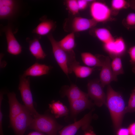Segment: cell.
<instances>
[{"label": "cell", "instance_id": "6da1fadb", "mask_svg": "<svg viewBox=\"0 0 135 135\" xmlns=\"http://www.w3.org/2000/svg\"><path fill=\"white\" fill-rule=\"evenodd\" d=\"M106 105L110 112L114 128L117 130L121 127L125 112V103L122 96L108 85Z\"/></svg>", "mask_w": 135, "mask_h": 135}, {"label": "cell", "instance_id": "7a4b0ae2", "mask_svg": "<svg viewBox=\"0 0 135 135\" xmlns=\"http://www.w3.org/2000/svg\"><path fill=\"white\" fill-rule=\"evenodd\" d=\"M48 37L51 44L56 60L64 73L68 76L72 72L74 66L79 62L76 60L74 51L68 52L63 50L51 34L48 35Z\"/></svg>", "mask_w": 135, "mask_h": 135}, {"label": "cell", "instance_id": "3957f363", "mask_svg": "<svg viewBox=\"0 0 135 135\" xmlns=\"http://www.w3.org/2000/svg\"><path fill=\"white\" fill-rule=\"evenodd\" d=\"M62 127L51 116L39 114L34 118L28 128L45 133L47 135H57L58 132Z\"/></svg>", "mask_w": 135, "mask_h": 135}, {"label": "cell", "instance_id": "277c9868", "mask_svg": "<svg viewBox=\"0 0 135 135\" xmlns=\"http://www.w3.org/2000/svg\"><path fill=\"white\" fill-rule=\"evenodd\" d=\"M18 89L25 106L34 118L39 114L35 109L30 88V80L22 75L20 77Z\"/></svg>", "mask_w": 135, "mask_h": 135}, {"label": "cell", "instance_id": "5b68a950", "mask_svg": "<svg viewBox=\"0 0 135 135\" xmlns=\"http://www.w3.org/2000/svg\"><path fill=\"white\" fill-rule=\"evenodd\" d=\"M33 119V117L24 106L22 112L10 122L15 135H24Z\"/></svg>", "mask_w": 135, "mask_h": 135}, {"label": "cell", "instance_id": "8992f818", "mask_svg": "<svg viewBox=\"0 0 135 135\" xmlns=\"http://www.w3.org/2000/svg\"><path fill=\"white\" fill-rule=\"evenodd\" d=\"M104 88L100 81L98 80H90L87 84L88 96L94 100V104L99 107L104 104L106 105V96Z\"/></svg>", "mask_w": 135, "mask_h": 135}, {"label": "cell", "instance_id": "52a82bcc", "mask_svg": "<svg viewBox=\"0 0 135 135\" xmlns=\"http://www.w3.org/2000/svg\"><path fill=\"white\" fill-rule=\"evenodd\" d=\"M90 12L92 18L97 23L108 20L110 18L111 11L105 4L94 1L90 7Z\"/></svg>", "mask_w": 135, "mask_h": 135}, {"label": "cell", "instance_id": "ba28073f", "mask_svg": "<svg viewBox=\"0 0 135 135\" xmlns=\"http://www.w3.org/2000/svg\"><path fill=\"white\" fill-rule=\"evenodd\" d=\"M92 118L90 112L80 120L64 128L59 135H75L80 128L84 130H89Z\"/></svg>", "mask_w": 135, "mask_h": 135}, {"label": "cell", "instance_id": "9c48e42d", "mask_svg": "<svg viewBox=\"0 0 135 135\" xmlns=\"http://www.w3.org/2000/svg\"><path fill=\"white\" fill-rule=\"evenodd\" d=\"M98 56L100 59L102 63L100 74V81L104 88L106 85L110 84L111 82L117 81V76H114L113 74L110 58L108 56Z\"/></svg>", "mask_w": 135, "mask_h": 135}, {"label": "cell", "instance_id": "30bf717a", "mask_svg": "<svg viewBox=\"0 0 135 135\" xmlns=\"http://www.w3.org/2000/svg\"><path fill=\"white\" fill-rule=\"evenodd\" d=\"M104 47L113 59L116 57H120L124 52L126 49L125 42L121 37H118L112 41L104 44Z\"/></svg>", "mask_w": 135, "mask_h": 135}, {"label": "cell", "instance_id": "8fae6325", "mask_svg": "<svg viewBox=\"0 0 135 135\" xmlns=\"http://www.w3.org/2000/svg\"><path fill=\"white\" fill-rule=\"evenodd\" d=\"M7 44V50L9 54L17 55L22 52V47L15 37L10 27L7 26L4 29Z\"/></svg>", "mask_w": 135, "mask_h": 135}, {"label": "cell", "instance_id": "7c38bea8", "mask_svg": "<svg viewBox=\"0 0 135 135\" xmlns=\"http://www.w3.org/2000/svg\"><path fill=\"white\" fill-rule=\"evenodd\" d=\"M97 23L92 18L75 17L72 20L71 23L72 32L75 33L86 30L95 26Z\"/></svg>", "mask_w": 135, "mask_h": 135}, {"label": "cell", "instance_id": "4fadbf2b", "mask_svg": "<svg viewBox=\"0 0 135 135\" xmlns=\"http://www.w3.org/2000/svg\"><path fill=\"white\" fill-rule=\"evenodd\" d=\"M88 97V95L70 102V110L72 115H76L93 106L94 104L89 100Z\"/></svg>", "mask_w": 135, "mask_h": 135}, {"label": "cell", "instance_id": "5bb4252c", "mask_svg": "<svg viewBox=\"0 0 135 135\" xmlns=\"http://www.w3.org/2000/svg\"><path fill=\"white\" fill-rule=\"evenodd\" d=\"M17 8L16 2L12 0H0V18L7 19L12 17Z\"/></svg>", "mask_w": 135, "mask_h": 135}, {"label": "cell", "instance_id": "9a60e30c", "mask_svg": "<svg viewBox=\"0 0 135 135\" xmlns=\"http://www.w3.org/2000/svg\"><path fill=\"white\" fill-rule=\"evenodd\" d=\"M8 96L10 108L9 118L11 122L22 112L24 106L22 105L19 102L14 92L8 93Z\"/></svg>", "mask_w": 135, "mask_h": 135}, {"label": "cell", "instance_id": "2e32d148", "mask_svg": "<svg viewBox=\"0 0 135 135\" xmlns=\"http://www.w3.org/2000/svg\"><path fill=\"white\" fill-rule=\"evenodd\" d=\"M50 69L49 66L36 62L25 70L22 76L25 77L41 76L48 74Z\"/></svg>", "mask_w": 135, "mask_h": 135}, {"label": "cell", "instance_id": "e0dca14e", "mask_svg": "<svg viewBox=\"0 0 135 135\" xmlns=\"http://www.w3.org/2000/svg\"><path fill=\"white\" fill-rule=\"evenodd\" d=\"M42 19H41L40 22L33 30L32 32L40 36L48 35L55 29V23L50 20Z\"/></svg>", "mask_w": 135, "mask_h": 135}, {"label": "cell", "instance_id": "ac0fdd59", "mask_svg": "<svg viewBox=\"0 0 135 135\" xmlns=\"http://www.w3.org/2000/svg\"><path fill=\"white\" fill-rule=\"evenodd\" d=\"M29 50L31 54L36 60H43L46 55L43 50L40 41L35 38L29 41Z\"/></svg>", "mask_w": 135, "mask_h": 135}, {"label": "cell", "instance_id": "d6986e66", "mask_svg": "<svg viewBox=\"0 0 135 135\" xmlns=\"http://www.w3.org/2000/svg\"><path fill=\"white\" fill-rule=\"evenodd\" d=\"M64 94L69 102L88 95L82 91L76 85L72 84L65 90Z\"/></svg>", "mask_w": 135, "mask_h": 135}, {"label": "cell", "instance_id": "ffe728a7", "mask_svg": "<svg viewBox=\"0 0 135 135\" xmlns=\"http://www.w3.org/2000/svg\"><path fill=\"white\" fill-rule=\"evenodd\" d=\"M58 42L60 47L65 51H74L76 45L74 33L72 32Z\"/></svg>", "mask_w": 135, "mask_h": 135}, {"label": "cell", "instance_id": "44dd1931", "mask_svg": "<svg viewBox=\"0 0 135 135\" xmlns=\"http://www.w3.org/2000/svg\"><path fill=\"white\" fill-rule=\"evenodd\" d=\"M81 56L82 62L87 66L90 67L102 66V63L100 59L98 56L90 52L82 53Z\"/></svg>", "mask_w": 135, "mask_h": 135}, {"label": "cell", "instance_id": "7402d4cb", "mask_svg": "<svg viewBox=\"0 0 135 135\" xmlns=\"http://www.w3.org/2000/svg\"><path fill=\"white\" fill-rule=\"evenodd\" d=\"M49 107L56 118L65 116L68 114V108L59 101L52 102L49 104Z\"/></svg>", "mask_w": 135, "mask_h": 135}, {"label": "cell", "instance_id": "603a6c76", "mask_svg": "<svg viewBox=\"0 0 135 135\" xmlns=\"http://www.w3.org/2000/svg\"><path fill=\"white\" fill-rule=\"evenodd\" d=\"M94 69V68L80 65L78 62L73 67L72 72L74 73L77 78H84L89 76Z\"/></svg>", "mask_w": 135, "mask_h": 135}, {"label": "cell", "instance_id": "cb8c5ba5", "mask_svg": "<svg viewBox=\"0 0 135 135\" xmlns=\"http://www.w3.org/2000/svg\"><path fill=\"white\" fill-rule=\"evenodd\" d=\"M94 33L97 38L104 44L107 43L114 39L110 31L105 28H96Z\"/></svg>", "mask_w": 135, "mask_h": 135}, {"label": "cell", "instance_id": "d4e9b609", "mask_svg": "<svg viewBox=\"0 0 135 135\" xmlns=\"http://www.w3.org/2000/svg\"><path fill=\"white\" fill-rule=\"evenodd\" d=\"M111 65L112 71L114 75H118L124 74L122 63L120 57L117 56L114 58L111 62Z\"/></svg>", "mask_w": 135, "mask_h": 135}, {"label": "cell", "instance_id": "484cf974", "mask_svg": "<svg viewBox=\"0 0 135 135\" xmlns=\"http://www.w3.org/2000/svg\"><path fill=\"white\" fill-rule=\"evenodd\" d=\"M112 8L116 11L126 8L130 6V3L124 0H113L111 1Z\"/></svg>", "mask_w": 135, "mask_h": 135}, {"label": "cell", "instance_id": "4316f807", "mask_svg": "<svg viewBox=\"0 0 135 135\" xmlns=\"http://www.w3.org/2000/svg\"><path fill=\"white\" fill-rule=\"evenodd\" d=\"M66 4L68 10L72 15L78 14L80 11L76 0H68L66 1Z\"/></svg>", "mask_w": 135, "mask_h": 135}, {"label": "cell", "instance_id": "83f0119b", "mask_svg": "<svg viewBox=\"0 0 135 135\" xmlns=\"http://www.w3.org/2000/svg\"><path fill=\"white\" fill-rule=\"evenodd\" d=\"M135 111V88L133 90L130 94L128 106L126 107V113Z\"/></svg>", "mask_w": 135, "mask_h": 135}, {"label": "cell", "instance_id": "f1b7e54d", "mask_svg": "<svg viewBox=\"0 0 135 135\" xmlns=\"http://www.w3.org/2000/svg\"><path fill=\"white\" fill-rule=\"evenodd\" d=\"M126 27L128 29L135 28V13L131 12L129 14L124 20Z\"/></svg>", "mask_w": 135, "mask_h": 135}, {"label": "cell", "instance_id": "f546056e", "mask_svg": "<svg viewBox=\"0 0 135 135\" xmlns=\"http://www.w3.org/2000/svg\"><path fill=\"white\" fill-rule=\"evenodd\" d=\"M128 53L130 58V62L132 66V70L135 74V45L130 48Z\"/></svg>", "mask_w": 135, "mask_h": 135}, {"label": "cell", "instance_id": "4dcf8cb0", "mask_svg": "<svg viewBox=\"0 0 135 135\" xmlns=\"http://www.w3.org/2000/svg\"><path fill=\"white\" fill-rule=\"evenodd\" d=\"M92 0H77L78 5L80 10H84L86 8L90 2H93Z\"/></svg>", "mask_w": 135, "mask_h": 135}, {"label": "cell", "instance_id": "1f68e13d", "mask_svg": "<svg viewBox=\"0 0 135 135\" xmlns=\"http://www.w3.org/2000/svg\"><path fill=\"white\" fill-rule=\"evenodd\" d=\"M3 98V94L0 93V135H4L2 128V112L1 106L2 100Z\"/></svg>", "mask_w": 135, "mask_h": 135}, {"label": "cell", "instance_id": "d6a6232c", "mask_svg": "<svg viewBox=\"0 0 135 135\" xmlns=\"http://www.w3.org/2000/svg\"><path fill=\"white\" fill-rule=\"evenodd\" d=\"M116 131V135H130L128 128L120 127Z\"/></svg>", "mask_w": 135, "mask_h": 135}, {"label": "cell", "instance_id": "836d02e7", "mask_svg": "<svg viewBox=\"0 0 135 135\" xmlns=\"http://www.w3.org/2000/svg\"><path fill=\"white\" fill-rule=\"evenodd\" d=\"M128 128L130 135H135V122L130 124Z\"/></svg>", "mask_w": 135, "mask_h": 135}, {"label": "cell", "instance_id": "e575fe53", "mask_svg": "<svg viewBox=\"0 0 135 135\" xmlns=\"http://www.w3.org/2000/svg\"><path fill=\"white\" fill-rule=\"evenodd\" d=\"M28 135H47L43 133L36 131L30 133Z\"/></svg>", "mask_w": 135, "mask_h": 135}, {"label": "cell", "instance_id": "d590c367", "mask_svg": "<svg viewBox=\"0 0 135 135\" xmlns=\"http://www.w3.org/2000/svg\"><path fill=\"white\" fill-rule=\"evenodd\" d=\"M84 135H96V134L92 130H89L86 132Z\"/></svg>", "mask_w": 135, "mask_h": 135}, {"label": "cell", "instance_id": "8d00e7d4", "mask_svg": "<svg viewBox=\"0 0 135 135\" xmlns=\"http://www.w3.org/2000/svg\"><path fill=\"white\" fill-rule=\"evenodd\" d=\"M130 4V6L135 10V1H132Z\"/></svg>", "mask_w": 135, "mask_h": 135}]
</instances>
